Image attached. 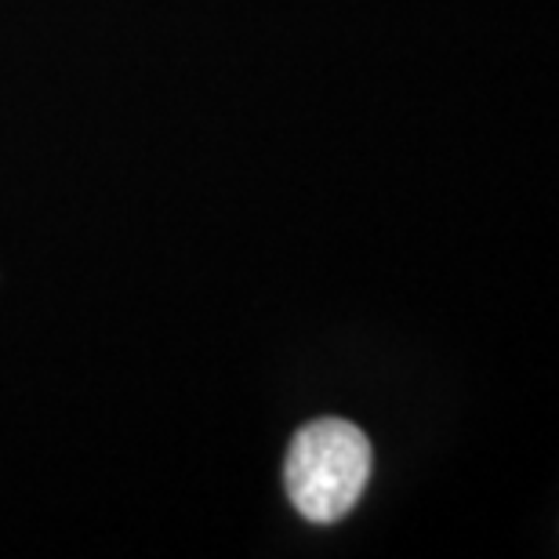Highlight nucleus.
Returning <instances> with one entry per match:
<instances>
[{"label":"nucleus","instance_id":"nucleus-1","mask_svg":"<svg viewBox=\"0 0 559 559\" xmlns=\"http://www.w3.org/2000/svg\"><path fill=\"white\" fill-rule=\"evenodd\" d=\"M367 479H371V443L353 421H309L287 447L284 487L295 509L312 523L349 516Z\"/></svg>","mask_w":559,"mask_h":559}]
</instances>
